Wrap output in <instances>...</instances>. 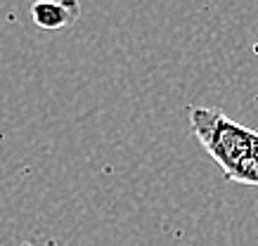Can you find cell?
<instances>
[{"label": "cell", "mask_w": 258, "mask_h": 246, "mask_svg": "<svg viewBox=\"0 0 258 246\" xmlns=\"http://www.w3.org/2000/svg\"><path fill=\"white\" fill-rule=\"evenodd\" d=\"M189 126L195 137L220 166L227 180L237 173V168L246 161L253 149L256 130L232 121L223 109L195 107L189 109Z\"/></svg>", "instance_id": "cell-1"}, {"label": "cell", "mask_w": 258, "mask_h": 246, "mask_svg": "<svg viewBox=\"0 0 258 246\" xmlns=\"http://www.w3.org/2000/svg\"><path fill=\"white\" fill-rule=\"evenodd\" d=\"M81 17L79 0H36L31 5L33 24L43 31H62L76 24Z\"/></svg>", "instance_id": "cell-2"}, {"label": "cell", "mask_w": 258, "mask_h": 246, "mask_svg": "<svg viewBox=\"0 0 258 246\" xmlns=\"http://www.w3.org/2000/svg\"><path fill=\"white\" fill-rule=\"evenodd\" d=\"M230 180L237 185H246V187H258V133H256V140H253L251 154L246 156V161L242 166L237 168V173Z\"/></svg>", "instance_id": "cell-3"}]
</instances>
